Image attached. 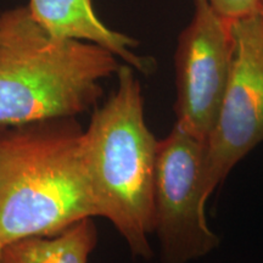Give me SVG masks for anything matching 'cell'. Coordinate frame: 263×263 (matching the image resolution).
Returning <instances> with one entry per match:
<instances>
[{
	"instance_id": "8fae6325",
	"label": "cell",
	"mask_w": 263,
	"mask_h": 263,
	"mask_svg": "<svg viewBox=\"0 0 263 263\" xmlns=\"http://www.w3.org/2000/svg\"><path fill=\"white\" fill-rule=\"evenodd\" d=\"M4 246L5 245L0 241V259H2V254H3V249H4Z\"/></svg>"
},
{
	"instance_id": "8992f818",
	"label": "cell",
	"mask_w": 263,
	"mask_h": 263,
	"mask_svg": "<svg viewBox=\"0 0 263 263\" xmlns=\"http://www.w3.org/2000/svg\"><path fill=\"white\" fill-rule=\"evenodd\" d=\"M235 55L219 114L206 140V201L240 161L263 143V22L235 21Z\"/></svg>"
},
{
	"instance_id": "52a82bcc",
	"label": "cell",
	"mask_w": 263,
	"mask_h": 263,
	"mask_svg": "<svg viewBox=\"0 0 263 263\" xmlns=\"http://www.w3.org/2000/svg\"><path fill=\"white\" fill-rule=\"evenodd\" d=\"M26 6L32 17L54 37L100 45L141 73L154 70L151 59L134 51L138 47L136 39L101 21L94 10L93 0H28Z\"/></svg>"
},
{
	"instance_id": "5b68a950",
	"label": "cell",
	"mask_w": 263,
	"mask_h": 263,
	"mask_svg": "<svg viewBox=\"0 0 263 263\" xmlns=\"http://www.w3.org/2000/svg\"><path fill=\"white\" fill-rule=\"evenodd\" d=\"M235 21L194 0L174 50V124L207 140L219 114L235 55Z\"/></svg>"
},
{
	"instance_id": "9c48e42d",
	"label": "cell",
	"mask_w": 263,
	"mask_h": 263,
	"mask_svg": "<svg viewBox=\"0 0 263 263\" xmlns=\"http://www.w3.org/2000/svg\"><path fill=\"white\" fill-rule=\"evenodd\" d=\"M207 3L219 15L232 21L258 15L259 0H207Z\"/></svg>"
},
{
	"instance_id": "ba28073f",
	"label": "cell",
	"mask_w": 263,
	"mask_h": 263,
	"mask_svg": "<svg viewBox=\"0 0 263 263\" xmlns=\"http://www.w3.org/2000/svg\"><path fill=\"white\" fill-rule=\"evenodd\" d=\"M97 242L93 218H84L59 234L6 244L0 263H88Z\"/></svg>"
},
{
	"instance_id": "3957f363",
	"label": "cell",
	"mask_w": 263,
	"mask_h": 263,
	"mask_svg": "<svg viewBox=\"0 0 263 263\" xmlns=\"http://www.w3.org/2000/svg\"><path fill=\"white\" fill-rule=\"evenodd\" d=\"M116 76V88L83 130L85 163L98 217L112 223L134 257L150 259L159 139L146 124L137 70L123 64Z\"/></svg>"
},
{
	"instance_id": "277c9868",
	"label": "cell",
	"mask_w": 263,
	"mask_h": 263,
	"mask_svg": "<svg viewBox=\"0 0 263 263\" xmlns=\"http://www.w3.org/2000/svg\"><path fill=\"white\" fill-rule=\"evenodd\" d=\"M206 141L174 124L159 140L153 195V234L161 263H192L218 248L203 195Z\"/></svg>"
},
{
	"instance_id": "6da1fadb",
	"label": "cell",
	"mask_w": 263,
	"mask_h": 263,
	"mask_svg": "<svg viewBox=\"0 0 263 263\" xmlns=\"http://www.w3.org/2000/svg\"><path fill=\"white\" fill-rule=\"evenodd\" d=\"M98 217L76 118L0 128V241L64 232Z\"/></svg>"
},
{
	"instance_id": "30bf717a",
	"label": "cell",
	"mask_w": 263,
	"mask_h": 263,
	"mask_svg": "<svg viewBox=\"0 0 263 263\" xmlns=\"http://www.w3.org/2000/svg\"><path fill=\"white\" fill-rule=\"evenodd\" d=\"M258 16L261 17L263 22V0H259V9H258Z\"/></svg>"
},
{
	"instance_id": "7a4b0ae2",
	"label": "cell",
	"mask_w": 263,
	"mask_h": 263,
	"mask_svg": "<svg viewBox=\"0 0 263 263\" xmlns=\"http://www.w3.org/2000/svg\"><path fill=\"white\" fill-rule=\"evenodd\" d=\"M116 55L98 44L57 38L27 6L0 14V128L76 118L97 106Z\"/></svg>"
}]
</instances>
